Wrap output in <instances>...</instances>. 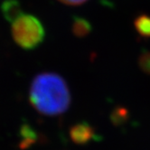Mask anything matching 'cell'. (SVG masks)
Segmentation results:
<instances>
[{
    "mask_svg": "<svg viewBox=\"0 0 150 150\" xmlns=\"http://www.w3.org/2000/svg\"><path fill=\"white\" fill-rule=\"evenodd\" d=\"M1 10L4 17L10 23H13L24 13L20 4L16 0H6L1 6Z\"/></svg>",
    "mask_w": 150,
    "mask_h": 150,
    "instance_id": "277c9868",
    "label": "cell"
},
{
    "mask_svg": "<svg viewBox=\"0 0 150 150\" xmlns=\"http://www.w3.org/2000/svg\"><path fill=\"white\" fill-rule=\"evenodd\" d=\"M134 26L137 33L143 37H150V16L147 15L138 16L134 21Z\"/></svg>",
    "mask_w": 150,
    "mask_h": 150,
    "instance_id": "8992f818",
    "label": "cell"
},
{
    "mask_svg": "<svg viewBox=\"0 0 150 150\" xmlns=\"http://www.w3.org/2000/svg\"><path fill=\"white\" fill-rule=\"evenodd\" d=\"M91 32V25L82 17H74L72 22V33L77 37H85Z\"/></svg>",
    "mask_w": 150,
    "mask_h": 150,
    "instance_id": "5b68a950",
    "label": "cell"
},
{
    "mask_svg": "<svg viewBox=\"0 0 150 150\" xmlns=\"http://www.w3.org/2000/svg\"><path fill=\"white\" fill-rule=\"evenodd\" d=\"M29 100L35 110L52 117L65 112L71 97L68 84L61 75L45 71L37 74L32 81Z\"/></svg>",
    "mask_w": 150,
    "mask_h": 150,
    "instance_id": "6da1fadb",
    "label": "cell"
},
{
    "mask_svg": "<svg viewBox=\"0 0 150 150\" xmlns=\"http://www.w3.org/2000/svg\"><path fill=\"white\" fill-rule=\"evenodd\" d=\"M58 1L68 6H80L87 2L88 0H58Z\"/></svg>",
    "mask_w": 150,
    "mask_h": 150,
    "instance_id": "ba28073f",
    "label": "cell"
},
{
    "mask_svg": "<svg viewBox=\"0 0 150 150\" xmlns=\"http://www.w3.org/2000/svg\"><path fill=\"white\" fill-rule=\"evenodd\" d=\"M70 136L73 142L82 145L95 138V131L88 123L81 122L71 127Z\"/></svg>",
    "mask_w": 150,
    "mask_h": 150,
    "instance_id": "3957f363",
    "label": "cell"
},
{
    "mask_svg": "<svg viewBox=\"0 0 150 150\" xmlns=\"http://www.w3.org/2000/svg\"><path fill=\"white\" fill-rule=\"evenodd\" d=\"M11 34L16 44L24 50L37 48L45 38V30L41 21L25 13L12 23Z\"/></svg>",
    "mask_w": 150,
    "mask_h": 150,
    "instance_id": "7a4b0ae2",
    "label": "cell"
},
{
    "mask_svg": "<svg viewBox=\"0 0 150 150\" xmlns=\"http://www.w3.org/2000/svg\"><path fill=\"white\" fill-rule=\"evenodd\" d=\"M138 66L143 72L150 75V52L141 53L138 58Z\"/></svg>",
    "mask_w": 150,
    "mask_h": 150,
    "instance_id": "52a82bcc",
    "label": "cell"
}]
</instances>
